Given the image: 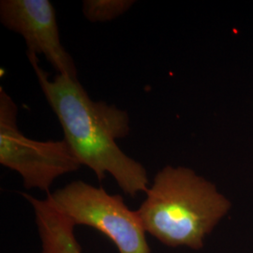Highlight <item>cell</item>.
Returning <instances> with one entry per match:
<instances>
[{
	"mask_svg": "<svg viewBox=\"0 0 253 253\" xmlns=\"http://www.w3.org/2000/svg\"><path fill=\"white\" fill-rule=\"evenodd\" d=\"M41 88L63 129L65 141L81 165L99 180L110 173L119 188L134 197L149 186L145 167L124 153L117 144L129 132L126 111L94 101L78 78L57 74L50 80L36 54L27 53Z\"/></svg>",
	"mask_w": 253,
	"mask_h": 253,
	"instance_id": "obj_1",
	"label": "cell"
},
{
	"mask_svg": "<svg viewBox=\"0 0 253 253\" xmlns=\"http://www.w3.org/2000/svg\"><path fill=\"white\" fill-rule=\"evenodd\" d=\"M145 194L136 210L145 232L171 248L202 249L231 209L213 183L187 167H164Z\"/></svg>",
	"mask_w": 253,
	"mask_h": 253,
	"instance_id": "obj_2",
	"label": "cell"
},
{
	"mask_svg": "<svg viewBox=\"0 0 253 253\" xmlns=\"http://www.w3.org/2000/svg\"><path fill=\"white\" fill-rule=\"evenodd\" d=\"M46 198L74 226L92 227L106 235L118 253H151L137 211L130 210L120 195L77 180L47 193Z\"/></svg>",
	"mask_w": 253,
	"mask_h": 253,
	"instance_id": "obj_3",
	"label": "cell"
},
{
	"mask_svg": "<svg viewBox=\"0 0 253 253\" xmlns=\"http://www.w3.org/2000/svg\"><path fill=\"white\" fill-rule=\"evenodd\" d=\"M18 108L0 87V163L18 172L27 190L39 189L47 193L54 181L82 165L68 143L36 141L24 135L17 126Z\"/></svg>",
	"mask_w": 253,
	"mask_h": 253,
	"instance_id": "obj_4",
	"label": "cell"
},
{
	"mask_svg": "<svg viewBox=\"0 0 253 253\" xmlns=\"http://www.w3.org/2000/svg\"><path fill=\"white\" fill-rule=\"evenodd\" d=\"M0 21L23 36L27 53L43 54L57 74L77 78L73 57L61 44L55 10L49 0H2Z\"/></svg>",
	"mask_w": 253,
	"mask_h": 253,
	"instance_id": "obj_5",
	"label": "cell"
},
{
	"mask_svg": "<svg viewBox=\"0 0 253 253\" xmlns=\"http://www.w3.org/2000/svg\"><path fill=\"white\" fill-rule=\"evenodd\" d=\"M32 206L38 232L42 241V253H82L74 235L73 222L65 217L49 200H40L22 193Z\"/></svg>",
	"mask_w": 253,
	"mask_h": 253,
	"instance_id": "obj_6",
	"label": "cell"
},
{
	"mask_svg": "<svg viewBox=\"0 0 253 253\" xmlns=\"http://www.w3.org/2000/svg\"><path fill=\"white\" fill-rule=\"evenodd\" d=\"M134 3L130 0H85L83 12L90 22H108L125 13Z\"/></svg>",
	"mask_w": 253,
	"mask_h": 253,
	"instance_id": "obj_7",
	"label": "cell"
}]
</instances>
